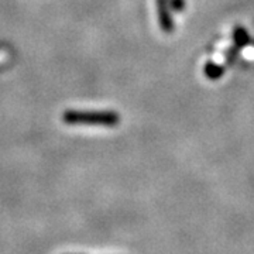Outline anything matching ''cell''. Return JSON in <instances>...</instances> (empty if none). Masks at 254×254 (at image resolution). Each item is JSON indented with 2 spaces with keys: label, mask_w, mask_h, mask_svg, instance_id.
<instances>
[{
  "label": "cell",
  "mask_w": 254,
  "mask_h": 254,
  "mask_svg": "<svg viewBox=\"0 0 254 254\" xmlns=\"http://www.w3.org/2000/svg\"><path fill=\"white\" fill-rule=\"evenodd\" d=\"M71 122L79 123H91V125H103V126H115L119 123V116L116 113L102 112V113H75L71 115Z\"/></svg>",
  "instance_id": "1"
},
{
  "label": "cell",
  "mask_w": 254,
  "mask_h": 254,
  "mask_svg": "<svg viewBox=\"0 0 254 254\" xmlns=\"http://www.w3.org/2000/svg\"><path fill=\"white\" fill-rule=\"evenodd\" d=\"M237 54H239V48L237 47H233V48H230L229 51L226 53V60L229 64H233L235 63V60H236Z\"/></svg>",
  "instance_id": "6"
},
{
  "label": "cell",
  "mask_w": 254,
  "mask_h": 254,
  "mask_svg": "<svg viewBox=\"0 0 254 254\" xmlns=\"http://www.w3.org/2000/svg\"><path fill=\"white\" fill-rule=\"evenodd\" d=\"M157 4V14H158V23L164 33H173L174 20L173 9L170 7V0H155Z\"/></svg>",
  "instance_id": "2"
},
{
  "label": "cell",
  "mask_w": 254,
  "mask_h": 254,
  "mask_svg": "<svg viewBox=\"0 0 254 254\" xmlns=\"http://www.w3.org/2000/svg\"><path fill=\"white\" fill-rule=\"evenodd\" d=\"M233 41L237 48H243L250 43V36L243 27H236L233 31Z\"/></svg>",
  "instance_id": "4"
},
{
  "label": "cell",
  "mask_w": 254,
  "mask_h": 254,
  "mask_svg": "<svg viewBox=\"0 0 254 254\" xmlns=\"http://www.w3.org/2000/svg\"><path fill=\"white\" fill-rule=\"evenodd\" d=\"M170 7L174 11H181L185 7V0H170Z\"/></svg>",
  "instance_id": "5"
},
{
  "label": "cell",
  "mask_w": 254,
  "mask_h": 254,
  "mask_svg": "<svg viewBox=\"0 0 254 254\" xmlns=\"http://www.w3.org/2000/svg\"><path fill=\"white\" fill-rule=\"evenodd\" d=\"M203 71H205L206 78H208V79H212V81H216L219 78H222V76H223V72H225V69H223L222 65L212 63V61H209V63L205 64Z\"/></svg>",
  "instance_id": "3"
}]
</instances>
